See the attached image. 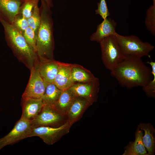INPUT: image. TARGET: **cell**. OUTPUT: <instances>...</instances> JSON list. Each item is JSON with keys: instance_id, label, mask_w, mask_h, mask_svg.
<instances>
[{"instance_id": "obj_1", "label": "cell", "mask_w": 155, "mask_h": 155, "mask_svg": "<svg viewBox=\"0 0 155 155\" xmlns=\"http://www.w3.org/2000/svg\"><path fill=\"white\" fill-rule=\"evenodd\" d=\"M111 71L122 86L127 89L143 87L152 79V69L142 61L141 58L127 57Z\"/></svg>"}, {"instance_id": "obj_2", "label": "cell", "mask_w": 155, "mask_h": 155, "mask_svg": "<svg viewBox=\"0 0 155 155\" xmlns=\"http://www.w3.org/2000/svg\"><path fill=\"white\" fill-rule=\"evenodd\" d=\"M40 24L36 36V53L39 62L54 60L55 42L52 12L44 0L39 7Z\"/></svg>"}, {"instance_id": "obj_3", "label": "cell", "mask_w": 155, "mask_h": 155, "mask_svg": "<svg viewBox=\"0 0 155 155\" xmlns=\"http://www.w3.org/2000/svg\"><path fill=\"white\" fill-rule=\"evenodd\" d=\"M0 22L4 28L7 44L18 60L30 70L38 65L39 61L36 53L29 46L23 35L11 24L3 21Z\"/></svg>"}, {"instance_id": "obj_4", "label": "cell", "mask_w": 155, "mask_h": 155, "mask_svg": "<svg viewBox=\"0 0 155 155\" xmlns=\"http://www.w3.org/2000/svg\"><path fill=\"white\" fill-rule=\"evenodd\" d=\"M124 55L126 57L141 58L149 55L154 46L147 42L142 41L134 35L123 36L116 32L114 34Z\"/></svg>"}, {"instance_id": "obj_5", "label": "cell", "mask_w": 155, "mask_h": 155, "mask_svg": "<svg viewBox=\"0 0 155 155\" xmlns=\"http://www.w3.org/2000/svg\"><path fill=\"white\" fill-rule=\"evenodd\" d=\"M100 43L102 62L105 67L111 71L126 58L114 35L106 37Z\"/></svg>"}, {"instance_id": "obj_6", "label": "cell", "mask_w": 155, "mask_h": 155, "mask_svg": "<svg viewBox=\"0 0 155 155\" xmlns=\"http://www.w3.org/2000/svg\"><path fill=\"white\" fill-rule=\"evenodd\" d=\"M71 126L67 121L59 127L40 126L32 128L29 137L38 136L46 144L52 145L68 133Z\"/></svg>"}, {"instance_id": "obj_7", "label": "cell", "mask_w": 155, "mask_h": 155, "mask_svg": "<svg viewBox=\"0 0 155 155\" xmlns=\"http://www.w3.org/2000/svg\"><path fill=\"white\" fill-rule=\"evenodd\" d=\"M67 121L52 106L44 104L38 115L31 121L32 128L40 126L57 127Z\"/></svg>"}, {"instance_id": "obj_8", "label": "cell", "mask_w": 155, "mask_h": 155, "mask_svg": "<svg viewBox=\"0 0 155 155\" xmlns=\"http://www.w3.org/2000/svg\"><path fill=\"white\" fill-rule=\"evenodd\" d=\"M31 129V121L21 117L10 131L0 138V150L5 146L28 137Z\"/></svg>"}, {"instance_id": "obj_9", "label": "cell", "mask_w": 155, "mask_h": 155, "mask_svg": "<svg viewBox=\"0 0 155 155\" xmlns=\"http://www.w3.org/2000/svg\"><path fill=\"white\" fill-rule=\"evenodd\" d=\"M39 64L30 70V78L22 95V99L41 98L44 92L48 83L43 80L40 75L38 68Z\"/></svg>"}, {"instance_id": "obj_10", "label": "cell", "mask_w": 155, "mask_h": 155, "mask_svg": "<svg viewBox=\"0 0 155 155\" xmlns=\"http://www.w3.org/2000/svg\"><path fill=\"white\" fill-rule=\"evenodd\" d=\"M99 87V80L96 78L88 82L75 83L70 88L76 97L86 99L93 103L97 100Z\"/></svg>"}, {"instance_id": "obj_11", "label": "cell", "mask_w": 155, "mask_h": 155, "mask_svg": "<svg viewBox=\"0 0 155 155\" xmlns=\"http://www.w3.org/2000/svg\"><path fill=\"white\" fill-rule=\"evenodd\" d=\"M24 0H0V21L11 24Z\"/></svg>"}, {"instance_id": "obj_12", "label": "cell", "mask_w": 155, "mask_h": 155, "mask_svg": "<svg viewBox=\"0 0 155 155\" xmlns=\"http://www.w3.org/2000/svg\"><path fill=\"white\" fill-rule=\"evenodd\" d=\"M59 67L54 84L59 89L63 90L70 88L75 83L71 73L72 64L59 61Z\"/></svg>"}, {"instance_id": "obj_13", "label": "cell", "mask_w": 155, "mask_h": 155, "mask_svg": "<svg viewBox=\"0 0 155 155\" xmlns=\"http://www.w3.org/2000/svg\"><path fill=\"white\" fill-rule=\"evenodd\" d=\"M93 103L82 98L76 97L66 115L67 121L71 125L79 120L87 108Z\"/></svg>"}, {"instance_id": "obj_14", "label": "cell", "mask_w": 155, "mask_h": 155, "mask_svg": "<svg viewBox=\"0 0 155 155\" xmlns=\"http://www.w3.org/2000/svg\"><path fill=\"white\" fill-rule=\"evenodd\" d=\"M117 23L110 18L103 20L97 26L96 31L90 37L91 41L100 43L104 38L116 32V28Z\"/></svg>"}, {"instance_id": "obj_15", "label": "cell", "mask_w": 155, "mask_h": 155, "mask_svg": "<svg viewBox=\"0 0 155 155\" xmlns=\"http://www.w3.org/2000/svg\"><path fill=\"white\" fill-rule=\"evenodd\" d=\"M22 100V111L21 117L31 121L40 113L44 104L41 98Z\"/></svg>"}, {"instance_id": "obj_16", "label": "cell", "mask_w": 155, "mask_h": 155, "mask_svg": "<svg viewBox=\"0 0 155 155\" xmlns=\"http://www.w3.org/2000/svg\"><path fill=\"white\" fill-rule=\"evenodd\" d=\"M59 67V61L54 59L45 62H39L38 70L43 80L48 84L54 83Z\"/></svg>"}, {"instance_id": "obj_17", "label": "cell", "mask_w": 155, "mask_h": 155, "mask_svg": "<svg viewBox=\"0 0 155 155\" xmlns=\"http://www.w3.org/2000/svg\"><path fill=\"white\" fill-rule=\"evenodd\" d=\"M76 98L70 88L62 90L58 99L53 106L59 113L66 117L69 109Z\"/></svg>"}, {"instance_id": "obj_18", "label": "cell", "mask_w": 155, "mask_h": 155, "mask_svg": "<svg viewBox=\"0 0 155 155\" xmlns=\"http://www.w3.org/2000/svg\"><path fill=\"white\" fill-rule=\"evenodd\" d=\"M143 131L137 127L135 134L134 142H130L125 148L123 155H148L143 142Z\"/></svg>"}, {"instance_id": "obj_19", "label": "cell", "mask_w": 155, "mask_h": 155, "mask_svg": "<svg viewBox=\"0 0 155 155\" xmlns=\"http://www.w3.org/2000/svg\"><path fill=\"white\" fill-rule=\"evenodd\" d=\"M138 127L143 131L142 140L148 155H153L155 150V129L150 123H140Z\"/></svg>"}, {"instance_id": "obj_20", "label": "cell", "mask_w": 155, "mask_h": 155, "mask_svg": "<svg viewBox=\"0 0 155 155\" xmlns=\"http://www.w3.org/2000/svg\"><path fill=\"white\" fill-rule=\"evenodd\" d=\"M71 73L75 83L88 82L96 78L90 70L78 64H72Z\"/></svg>"}, {"instance_id": "obj_21", "label": "cell", "mask_w": 155, "mask_h": 155, "mask_svg": "<svg viewBox=\"0 0 155 155\" xmlns=\"http://www.w3.org/2000/svg\"><path fill=\"white\" fill-rule=\"evenodd\" d=\"M62 90L54 84H47L41 98L44 104L53 106L58 99Z\"/></svg>"}, {"instance_id": "obj_22", "label": "cell", "mask_w": 155, "mask_h": 155, "mask_svg": "<svg viewBox=\"0 0 155 155\" xmlns=\"http://www.w3.org/2000/svg\"><path fill=\"white\" fill-rule=\"evenodd\" d=\"M27 19L29 26L33 30L36 38L41 20L40 10L38 4L34 7L31 16Z\"/></svg>"}, {"instance_id": "obj_23", "label": "cell", "mask_w": 155, "mask_h": 155, "mask_svg": "<svg viewBox=\"0 0 155 155\" xmlns=\"http://www.w3.org/2000/svg\"><path fill=\"white\" fill-rule=\"evenodd\" d=\"M145 23L147 29L155 36V5H151L147 10Z\"/></svg>"}, {"instance_id": "obj_24", "label": "cell", "mask_w": 155, "mask_h": 155, "mask_svg": "<svg viewBox=\"0 0 155 155\" xmlns=\"http://www.w3.org/2000/svg\"><path fill=\"white\" fill-rule=\"evenodd\" d=\"M146 63L149 64L151 66L153 77L152 79L147 84L142 87V89L148 96L154 98L155 97V62L151 61L150 62L148 61Z\"/></svg>"}, {"instance_id": "obj_25", "label": "cell", "mask_w": 155, "mask_h": 155, "mask_svg": "<svg viewBox=\"0 0 155 155\" xmlns=\"http://www.w3.org/2000/svg\"><path fill=\"white\" fill-rule=\"evenodd\" d=\"M39 0H24L22 4L19 13L28 19L31 15L34 7L37 5Z\"/></svg>"}, {"instance_id": "obj_26", "label": "cell", "mask_w": 155, "mask_h": 155, "mask_svg": "<svg viewBox=\"0 0 155 155\" xmlns=\"http://www.w3.org/2000/svg\"><path fill=\"white\" fill-rule=\"evenodd\" d=\"M11 24L22 35L29 27L27 19L20 13L15 17Z\"/></svg>"}, {"instance_id": "obj_27", "label": "cell", "mask_w": 155, "mask_h": 155, "mask_svg": "<svg viewBox=\"0 0 155 155\" xmlns=\"http://www.w3.org/2000/svg\"><path fill=\"white\" fill-rule=\"evenodd\" d=\"M23 35L29 46L36 53V38L33 30L29 27Z\"/></svg>"}, {"instance_id": "obj_28", "label": "cell", "mask_w": 155, "mask_h": 155, "mask_svg": "<svg viewBox=\"0 0 155 155\" xmlns=\"http://www.w3.org/2000/svg\"><path fill=\"white\" fill-rule=\"evenodd\" d=\"M95 13L99 15L103 20L110 16L105 0H100L98 3V8L95 10Z\"/></svg>"}, {"instance_id": "obj_29", "label": "cell", "mask_w": 155, "mask_h": 155, "mask_svg": "<svg viewBox=\"0 0 155 155\" xmlns=\"http://www.w3.org/2000/svg\"><path fill=\"white\" fill-rule=\"evenodd\" d=\"M47 5L50 8L53 7V0H44Z\"/></svg>"}, {"instance_id": "obj_30", "label": "cell", "mask_w": 155, "mask_h": 155, "mask_svg": "<svg viewBox=\"0 0 155 155\" xmlns=\"http://www.w3.org/2000/svg\"><path fill=\"white\" fill-rule=\"evenodd\" d=\"M153 0V5H155V0Z\"/></svg>"}]
</instances>
